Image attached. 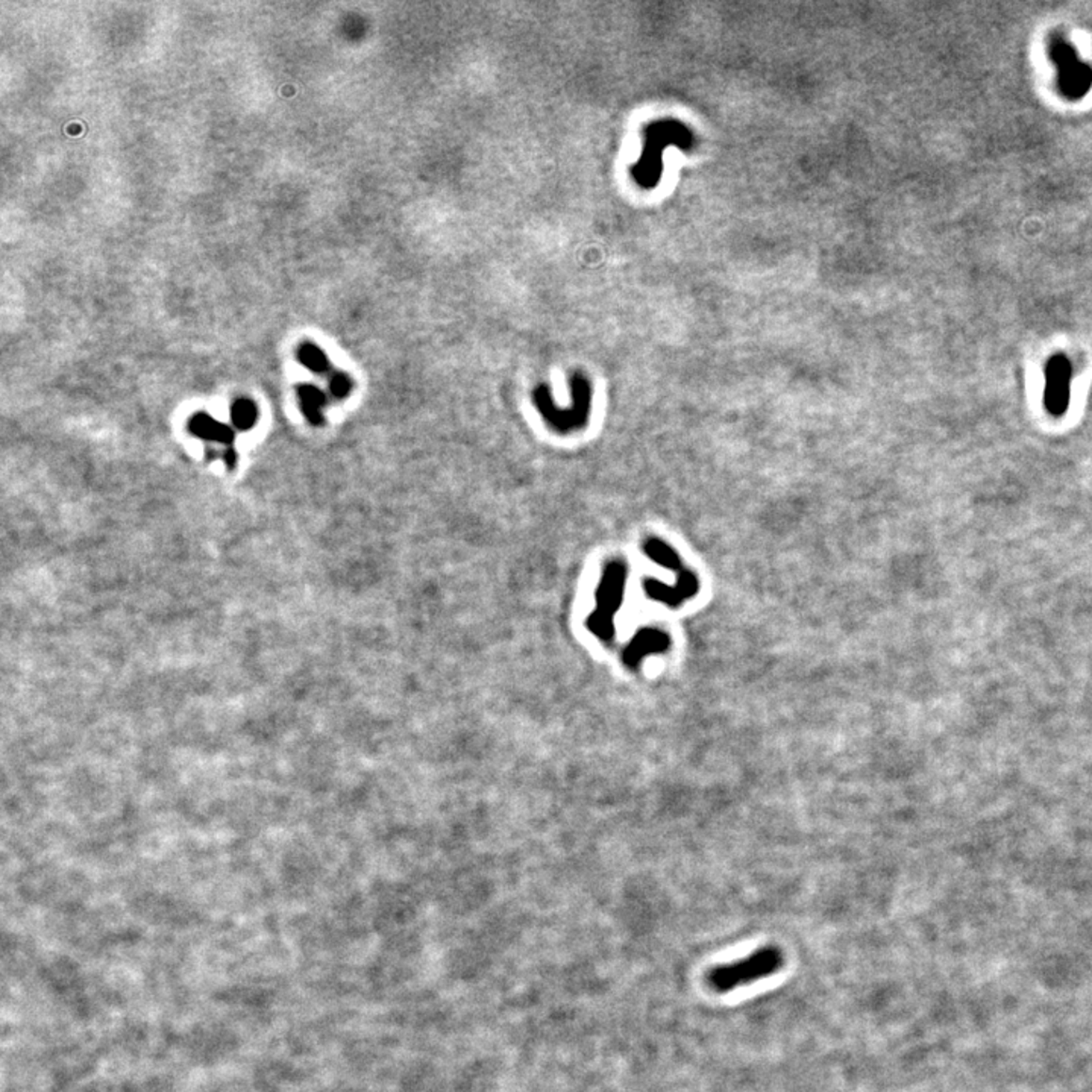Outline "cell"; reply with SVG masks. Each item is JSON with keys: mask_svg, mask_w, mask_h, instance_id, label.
Returning a JSON list of instances; mask_svg holds the SVG:
<instances>
[{"mask_svg": "<svg viewBox=\"0 0 1092 1092\" xmlns=\"http://www.w3.org/2000/svg\"><path fill=\"white\" fill-rule=\"evenodd\" d=\"M572 404L562 408L554 403L551 390L546 384H539L532 390V403L541 413L545 422L559 435H571L583 430L589 420L592 407V386L588 376L574 372L569 378Z\"/></svg>", "mask_w": 1092, "mask_h": 1092, "instance_id": "1", "label": "cell"}, {"mask_svg": "<svg viewBox=\"0 0 1092 1092\" xmlns=\"http://www.w3.org/2000/svg\"><path fill=\"white\" fill-rule=\"evenodd\" d=\"M626 576L628 568L621 559H613L604 566L603 577L595 593V610L592 611L588 619L589 630L601 641L609 642L615 635L613 619L623 604Z\"/></svg>", "mask_w": 1092, "mask_h": 1092, "instance_id": "2", "label": "cell"}, {"mask_svg": "<svg viewBox=\"0 0 1092 1092\" xmlns=\"http://www.w3.org/2000/svg\"><path fill=\"white\" fill-rule=\"evenodd\" d=\"M782 965L783 956L780 950L774 947L762 948L745 959L715 968L709 974V982L720 992H728L774 974Z\"/></svg>", "mask_w": 1092, "mask_h": 1092, "instance_id": "3", "label": "cell"}, {"mask_svg": "<svg viewBox=\"0 0 1092 1092\" xmlns=\"http://www.w3.org/2000/svg\"><path fill=\"white\" fill-rule=\"evenodd\" d=\"M1071 395V366L1064 356H1056L1047 366L1046 401L1047 410L1054 416L1064 415L1069 405Z\"/></svg>", "mask_w": 1092, "mask_h": 1092, "instance_id": "4", "label": "cell"}, {"mask_svg": "<svg viewBox=\"0 0 1092 1092\" xmlns=\"http://www.w3.org/2000/svg\"><path fill=\"white\" fill-rule=\"evenodd\" d=\"M643 589L651 599L666 604H678L685 601L686 598L695 595V592L698 591V579L692 572L683 569L678 574V584L675 588H668L656 579H646L643 583Z\"/></svg>", "mask_w": 1092, "mask_h": 1092, "instance_id": "5", "label": "cell"}, {"mask_svg": "<svg viewBox=\"0 0 1092 1092\" xmlns=\"http://www.w3.org/2000/svg\"><path fill=\"white\" fill-rule=\"evenodd\" d=\"M298 396L306 419L314 427H321L322 423L325 422L324 408L328 404L325 392L313 384H304L298 388Z\"/></svg>", "mask_w": 1092, "mask_h": 1092, "instance_id": "6", "label": "cell"}, {"mask_svg": "<svg viewBox=\"0 0 1092 1092\" xmlns=\"http://www.w3.org/2000/svg\"><path fill=\"white\" fill-rule=\"evenodd\" d=\"M190 430L200 439L213 440V442L222 443L228 447H231L232 442H234V431L231 427L217 422V420L213 419L212 416L204 415V413H199L190 420Z\"/></svg>", "mask_w": 1092, "mask_h": 1092, "instance_id": "7", "label": "cell"}, {"mask_svg": "<svg viewBox=\"0 0 1092 1092\" xmlns=\"http://www.w3.org/2000/svg\"><path fill=\"white\" fill-rule=\"evenodd\" d=\"M298 358L304 368L319 375H331L334 372L333 364L321 346L311 341L302 343L298 349Z\"/></svg>", "mask_w": 1092, "mask_h": 1092, "instance_id": "8", "label": "cell"}, {"mask_svg": "<svg viewBox=\"0 0 1092 1092\" xmlns=\"http://www.w3.org/2000/svg\"><path fill=\"white\" fill-rule=\"evenodd\" d=\"M642 549L654 563L660 564L663 568L671 569V571L677 572V574H680L685 569L683 568L680 557L677 556V552L673 551L670 545H666L660 539L651 537V539H648L643 544Z\"/></svg>", "mask_w": 1092, "mask_h": 1092, "instance_id": "9", "label": "cell"}, {"mask_svg": "<svg viewBox=\"0 0 1092 1092\" xmlns=\"http://www.w3.org/2000/svg\"><path fill=\"white\" fill-rule=\"evenodd\" d=\"M665 641L666 636L658 633V631L645 630L642 633H639L635 641H633V643H630V646L626 648L625 657L628 658V663L636 662L643 653H646V651L650 650L651 646H654V643L656 645H662Z\"/></svg>", "mask_w": 1092, "mask_h": 1092, "instance_id": "10", "label": "cell"}, {"mask_svg": "<svg viewBox=\"0 0 1092 1092\" xmlns=\"http://www.w3.org/2000/svg\"><path fill=\"white\" fill-rule=\"evenodd\" d=\"M232 423L239 430H249L254 427L259 418V411L255 404L249 400L235 401L231 408Z\"/></svg>", "mask_w": 1092, "mask_h": 1092, "instance_id": "11", "label": "cell"}, {"mask_svg": "<svg viewBox=\"0 0 1092 1092\" xmlns=\"http://www.w3.org/2000/svg\"><path fill=\"white\" fill-rule=\"evenodd\" d=\"M328 390L336 400H345L353 393L354 380L349 373L334 371L328 376Z\"/></svg>", "mask_w": 1092, "mask_h": 1092, "instance_id": "12", "label": "cell"}]
</instances>
